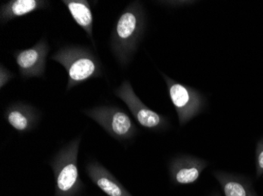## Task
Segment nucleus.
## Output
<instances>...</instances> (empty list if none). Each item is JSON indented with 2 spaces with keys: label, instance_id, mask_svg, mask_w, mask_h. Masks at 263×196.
Masks as SVG:
<instances>
[{
  "label": "nucleus",
  "instance_id": "nucleus-1",
  "mask_svg": "<svg viewBox=\"0 0 263 196\" xmlns=\"http://www.w3.org/2000/svg\"><path fill=\"white\" fill-rule=\"evenodd\" d=\"M147 16L143 4L131 3L118 18L110 37V48L118 62L125 67L131 62L145 32Z\"/></svg>",
  "mask_w": 263,
  "mask_h": 196
},
{
  "label": "nucleus",
  "instance_id": "nucleus-2",
  "mask_svg": "<svg viewBox=\"0 0 263 196\" xmlns=\"http://www.w3.org/2000/svg\"><path fill=\"white\" fill-rule=\"evenodd\" d=\"M51 59L66 69L68 76L67 91L103 75V64L100 58L87 47H61L51 56Z\"/></svg>",
  "mask_w": 263,
  "mask_h": 196
},
{
  "label": "nucleus",
  "instance_id": "nucleus-3",
  "mask_svg": "<svg viewBox=\"0 0 263 196\" xmlns=\"http://www.w3.org/2000/svg\"><path fill=\"white\" fill-rule=\"evenodd\" d=\"M81 136L59 150L50 162L54 177V196H77L84 188L78 167Z\"/></svg>",
  "mask_w": 263,
  "mask_h": 196
},
{
  "label": "nucleus",
  "instance_id": "nucleus-4",
  "mask_svg": "<svg viewBox=\"0 0 263 196\" xmlns=\"http://www.w3.org/2000/svg\"><path fill=\"white\" fill-rule=\"evenodd\" d=\"M83 113L97 122L110 136L118 141H128L137 135V126L128 115L120 107L98 106L85 109Z\"/></svg>",
  "mask_w": 263,
  "mask_h": 196
},
{
  "label": "nucleus",
  "instance_id": "nucleus-5",
  "mask_svg": "<svg viewBox=\"0 0 263 196\" xmlns=\"http://www.w3.org/2000/svg\"><path fill=\"white\" fill-rule=\"evenodd\" d=\"M162 76L177 112L180 126H184L204 110L206 98L197 90L177 82L163 73Z\"/></svg>",
  "mask_w": 263,
  "mask_h": 196
},
{
  "label": "nucleus",
  "instance_id": "nucleus-6",
  "mask_svg": "<svg viewBox=\"0 0 263 196\" xmlns=\"http://www.w3.org/2000/svg\"><path fill=\"white\" fill-rule=\"evenodd\" d=\"M115 94L125 102L140 126L152 131H164L169 127L166 117L152 111L143 104L134 92L129 81L125 80L115 91Z\"/></svg>",
  "mask_w": 263,
  "mask_h": 196
},
{
  "label": "nucleus",
  "instance_id": "nucleus-7",
  "mask_svg": "<svg viewBox=\"0 0 263 196\" xmlns=\"http://www.w3.org/2000/svg\"><path fill=\"white\" fill-rule=\"evenodd\" d=\"M49 51L48 42L44 38L30 48L15 51L14 57L21 76L23 79L43 77Z\"/></svg>",
  "mask_w": 263,
  "mask_h": 196
},
{
  "label": "nucleus",
  "instance_id": "nucleus-8",
  "mask_svg": "<svg viewBox=\"0 0 263 196\" xmlns=\"http://www.w3.org/2000/svg\"><path fill=\"white\" fill-rule=\"evenodd\" d=\"M208 161L196 156L181 155L171 159L169 163V175L175 185L193 184L199 179L202 171L208 166Z\"/></svg>",
  "mask_w": 263,
  "mask_h": 196
},
{
  "label": "nucleus",
  "instance_id": "nucleus-9",
  "mask_svg": "<svg viewBox=\"0 0 263 196\" xmlns=\"http://www.w3.org/2000/svg\"><path fill=\"white\" fill-rule=\"evenodd\" d=\"M87 175L101 191L108 196H133L118 180L99 162L90 161L85 166Z\"/></svg>",
  "mask_w": 263,
  "mask_h": 196
},
{
  "label": "nucleus",
  "instance_id": "nucleus-10",
  "mask_svg": "<svg viewBox=\"0 0 263 196\" xmlns=\"http://www.w3.org/2000/svg\"><path fill=\"white\" fill-rule=\"evenodd\" d=\"M4 118L16 130L26 133L32 130L37 126L41 113L30 104L14 103L6 108Z\"/></svg>",
  "mask_w": 263,
  "mask_h": 196
},
{
  "label": "nucleus",
  "instance_id": "nucleus-11",
  "mask_svg": "<svg viewBox=\"0 0 263 196\" xmlns=\"http://www.w3.org/2000/svg\"><path fill=\"white\" fill-rule=\"evenodd\" d=\"M213 175L219 183L226 196H258L252 185V180L242 175L214 171Z\"/></svg>",
  "mask_w": 263,
  "mask_h": 196
},
{
  "label": "nucleus",
  "instance_id": "nucleus-12",
  "mask_svg": "<svg viewBox=\"0 0 263 196\" xmlns=\"http://www.w3.org/2000/svg\"><path fill=\"white\" fill-rule=\"evenodd\" d=\"M50 7V2L43 0H10L0 7V21L6 24L17 17L45 10Z\"/></svg>",
  "mask_w": 263,
  "mask_h": 196
},
{
  "label": "nucleus",
  "instance_id": "nucleus-13",
  "mask_svg": "<svg viewBox=\"0 0 263 196\" xmlns=\"http://www.w3.org/2000/svg\"><path fill=\"white\" fill-rule=\"evenodd\" d=\"M73 20L86 32L96 49L93 39V14L89 3L86 0H63Z\"/></svg>",
  "mask_w": 263,
  "mask_h": 196
},
{
  "label": "nucleus",
  "instance_id": "nucleus-14",
  "mask_svg": "<svg viewBox=\"0 0 263 196\" xmlns=\"http://www.w3.org/2000/svg\"><path fill=\"white\" fill-rule=\"evenodd\" d=\"M255 167H256V178H260L263 175V138H261L256 144Z\"/></svg>",
  "mask_w": 263,
  "mask_h": 196
},
{
  "label": "nucleus",
  "instance_id": "nucleus-15",
  "mask_svg": "<svg viewBox=\"0 0 263 196\" xmlns=\"http://www.w3.org/2000/svg\"><path fill=\"white\" fill-rule=\"evenodd\" d=\"M13 78H14V74L1 64L0 66V88L2 89L4 85H7Z\"/></svg>",
  "mask_w": 263,
  "mask_h": 196
},
{
  "label": "nucleus",
  "instance_id": "nucleus-16",
  "mask_svg": "<svg viewBox=\"0 0 263 196\" xmlns=\"http://www.w3.org/2000/svg\"><path fill=\"white\" fill-rule=\"evenodd\" d=\"M212 196H221V195H220V194H214V195H212Z\"/></svg>",
  "mask_w": 263,
  "mask_h": 196
}]
</instances>
